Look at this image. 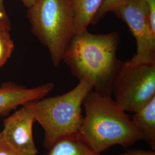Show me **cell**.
<instances>
[{
	"label": "cell",
	"instance_id": "obj_18",
	"mask_svg": "<svg viewBox=\"0 0 155 155\" xmlns=\"http://www.w3.org/2000/svg\"><path fill=\"white\" fill-rule=\"evenodd\" d=\"M20 1H21L22 2V4L25 7L29 8L31 6L33 5L36 0H20Z\"/></svg>",
	"mask_w": 155,
	"mask_h": 155
},
{
	"label": "cell",
	"instance_id": "obj_9",
	"mask_svg": "<svg viewBox=\"0 0 155 155\" xmlns=\"http://www.w3.org/2000/svg\"><path fill=\"white\" fill-rule=\"evenodd\" d=\"M131 118L143 138L155 150V97L139 110Z\"/></svg>",
	"mask_w": 155,
	"mask_h": 155
},
{
	"label": "cell",
	"instance_id": "obj_2",
	"mask_svg": "<svg viewBox=\"0 0 155 155\" xmlns=\"http://www.w3.org/2000/svg\"><path fill=\"white\" fill-rule=\"evenodd\" d=\"M85 116L78 132L97 154L115 145L127 148L143 140L131 118L111 96L89 92L83 101Z\"/></svg>",
	"mask_w": 155,
	"mask_h": 155
},
{
	"label": "cell",
	"instance_id": "obj_6",
	"mask_svg": "<svg viewBox=\"0 0 155 155\" xmlns=\"http://www.w3.org/2000/svg\"><path fill=\"white\" fill-rule=\"evenodd\" d=\"M111 12L125 22L137 44V52L127 61L134 65L155 63V32L143 0H127Z\"/></svg>",
	"mask_w": 155,
	"mask_h": 155
},
{
	"label": "cell",
	"instance_id": "obj_1",
	"mask_svg": "<svg viewBox=\"0 0 155 155\" xmlns=\"http://www.w3.org/2000/svg\"><path fill=\"white\" fill-rule=\"evenodd\" d=\"M120 37L112 32L75 33L64 50L62 61L79 81L89 79L94 91L111 96L113 83L122 62L117 56Z\"/></svg>",
	"mask_w": 155,
	"mask_h": 155
},
{
	"label": "cell",
	"instance_id": "obj_16",
	"mask_svg": "<svg viewBox=\"0 0 155 155\" xmlns=\"http://www.w3.org/2000/svg\"><path fill=\"white\" fill-rule=\"evenodd\" d=\"M0 21L11 28V24L6 11L4 0H0Z\"/></svg>",
	"mask_w": 155,
	"mask_h": 155
},
{
	"label": "cell",
	"instance_id": "obj_3",
	"mask_svg": "<svg viewBox=\"0 0 155 155\" xmlns=\"http://www.w3.org/2000/svg\"><path fill=\"white\" fill-rule=\"evenodd\" d=\"M93 89L92 82L84 79L66 93L24 105L45 130V148L49 150L59 140L78 132L83 119V101Z\"/></svg>",
	"mask_w": 155,
	"mask_h": 155
},
{
	"label": "cell",
	"instance_id": "obj_4",
	"mask_svg": "<svg viewBox=\"0 0 155 155\" xmlns=\"http://www.w3.org/2000/svg\"><path fill=\"white\" fill-rule=\"evenodd\" d=\"M31 31L50 52L54 66L61 64L75 35L74 13L69 0H36L28 8Z\"/></svg>",
	"mask_w": 155,
	"mask_h": 155
},
{
	"label": "cell",
	"instance_id": "obj_13",
	"mask_svg": "<svg viewBox=\"0 0 155 155\" xmlns=\"http://www.w3.org/2000/svg\"><path fill=\"white\" fill-rule=\"evenodd\" d=\"M127 0H103L99 9L91 21V24H96L109 13L111 12L113 9L121 5Z\"/></svg>",
	"mask_w": 155,
	"mask_h": 155
},
{
	"label": "cell",
	"instance_id": "obj_7",
	"mask_svg": "<svg viewBox=\"0 0 155 155\" xmlns=\"http://www.w3.org/2000/svg\"><path fill=\"white\" fill-rule=\"evenodd\" d=\"M35 118L24 105L4 121L1 132L6 142L12 148L25 155L38 153L34 143L33 125Z\"/></svg>",
	"mask_w": 155,
	"mask_h": 155
},
{
	"label": "cell",
	"instance_id": "obj_8",
	"mask_svg": "<svg viewBox=\"0 0 155 155\" xmlns=\"http://www.w3.org/2000/svg\"><path fill=\"white\" fill-rule=\"evenodd\" d=\"M55 87L53 83H48L33 88L8 82L0 86V116H6L20 106L45 97Z\"/></svg>",
	"mask_w": 155,
	"mask_h": 155
},
{
	"label": "cell",
	"instance_id": "obj_14",
	"mask_svg": "<svg viewBox=\"0 0 155 155\" xmlns=\"http://www.w3.org/2000/svg\"><path fill=\"white\" fill-rule=\"evenodd\" d=\"M0 155H25L20 153L8 144L0 132Z\"/></svg>",
	"mask_w": 155,
	"mask_h": 155
},
{
	"label": "cell",
	"instance_id": "obj_5",
	"mask_svg": "<svg viewBox=\"0 0 155 155\" xmlns=\"http://www.w3.org/2000/svg\"><path fill=\"white\" fill-rule=\"evenodd\" d=\"M112 94L124 111L135 113L155 97V63L134 65L123 61Z\"/></svg>",
	"mask_w": 155,
	"mask_h": 155
},
{
	"label": "cell",
	"instance_id": "obj_19",
	"mask_svg": "<svg viewBox=\"0 0 155 155\" xmlns=\"http://www.w3.org/2000/svg\"><path fill=\"white\" fill-rule=\"evenodd\" d=\"M127 155V154L126 153H124V154H122V155Z\"/></svg>",
	"mask_w": 155,
	"mask_h": 155
},
{
	"label": "cell",
	"instance_id": "obj_12",
	"mask_svg": "<svg viewBox=\"0 0 155 155\" xmlns=\"http://www.w3.org/2000/svg\"><path fill=\"white\" fill-rule=\"evenodd\" d=\"M11 28L0 21V68L11 58L15 45L10 35Z\"/></svg>",
	"mask_w": 155,
	"mask_h": 155
},
{
	"label": "cell",
	"instance_id": "obj_11",
	"mask_svg": "<svg viewBox=\"0 0 155 155\" xmlns=\"http://www.w3.org/2000/svg\"><path fill=\"white\" fill-rule=\"evenodd\" d=\"M48 150L45 155H99L89 147L79 132L59 140Z\"/></svg>",
	"mask_w": 155,
	"mask_h": 155
},
{
	"label": "cell",
	"instance_id": "obj_17",
	"mask_svg": "<svg viewBox=\"0 0 155 155\" xmlns=\"http://www.w3.org/2000/svg\"><path fill=\"white\" fill-rule=\"evenodd\" d=\"M125 153L127 155H155L154 151L140 150H127Z\"/></svg>",
	"mask_w": 155,
	"mask_h": 155
},
{
	"label": "cell",
	"instance_id": "obj_15",
	"mask_svg": "<svg viewBox=\"0 0 155 155\" xmlns=\"http://www.w3.org/2000/svg\"><path fill=\"white\" fill-rule=\"evenodd\" d=\"M146 7L150 22L153 31L155 32V0H143Z\"/></svg>",
	"mask_w": 155,
	"mask_h": 155
},
{
	"label": "cell",
	"instance_id": "obj_10",
	"mask_svg": "<svg viewBox=\"0 0 155 155\" xmlns=\"http://www.w3.org/2000/svg\"><path fill=\"white\" fill-rule=\"evenodd\" d=\"M69 1L74 13V25L75 33L87 30L103 0Z\"/></svg>",
	"mask_w": 155,
	"mask_h": 155
}]
</instances>
